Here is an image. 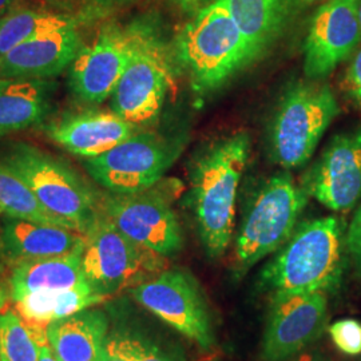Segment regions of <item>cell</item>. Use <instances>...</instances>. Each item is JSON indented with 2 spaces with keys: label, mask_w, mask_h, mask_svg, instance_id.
Instances as JSON below:
<instances>
[{
  "label": "cell",
  "mask_w": 361,
  "mask_h": 361,
  "mask_svg": "<svg viewBox=\"0 0 361 361\" xmlns=\"http://www.w3.org/2000/svg\"><path fill=\"white\" fill-rule=\"evenodd\" d=\"M107 353L129 361H186L178 343L164 338L137 324H122L109 334Z\"/></svg>",
  "instance_id": "cb8c5ba5"
},
{
  "label": "cell",
  "mask_w": 361,
  "mask_h": 361,
  "mask_svg": "<svg viewBox=\"0 0 361 361\" xmlns=\"http://www.w3.org/2000/svg\"><path fill=\"white\" fill-rule=\"evenodd\" d=\"M3 217L28 219L71 229L66 221L47 212L20 177L0 161V219Z\"/></svg>",
  "instance_id": "484cf974"
},
{
  "label": "cell",
  "mask_w": 361,
  "mask_h": 361,
  "mask_svg": "<svg viewBox=\"0 0 361 361\" xmlns=\"http://www.w3.org/2000/svg\"><path fill=\"white\" fill-rule=\"evenodd\" d=\"M10 298H11L10 289L0 280V313L7 310V305H8Z\"/></svg>",
  "instance_id": "1f68e13d"
},
{
  "label": "cell",
  "mask_w": 361,
  "mask_h": 361,
  "mask_svg": "<svg viewBox=\"0 0 361 361\" xmlns=\"http://www.w3.org/2000/svg\"><path fill=\"white\" fill-rule=\"evenodd\" d=\"M249 46L252 62L283 37L300 8L298 0H222Z\"/></svg>",
  "instance_id": "ffe728a7"
},
{
  "label": "cell",
  "mask_w": 361,
  "mask_h": 361,
  "mask_svg": "<svg viewBox=\"0 0 361 361\" xmlns=\"http://www.w3.org/2000/svg\"><path fill=\"white\" fill-rule=\"evenodd\" d=\"M177 158L173 145L155 133H137L91 159V178L113 194L140 193L157 185Z\"/></svg>",
  "instance_id": "30bf717a"
},
{
  "label": "cell",
  "mask_w": 361,
  "mask_h": 361,
  "mask_svg": "<svg viewBox=\"0 0 361 361\" xmlns=\"http://www.w3.org/2000/svg\"><path fill=\"white\" fill-rule=\"evenodd\" d=\"M129 292L145 310L200 348L210 349L214 345L212 310L204 289L192 273L165 269Z\"/></svg>",
  "instance_id": "ba28073f"
},
{
  "label": "cell",
  "mask_w": 361,
  "mask_h": 361,
  "mask_svg": "<svg viewBox=\"0 0 361 361\" xmlns=\"http://www.w3.org/2000/svg\"><path fill=\"white\" fill-rule=\"evenodd\" d=\"M82 47L77 27L42 34L13 47L0 61V78L50 79L73 63Z\"/></svg>",
  "instance_id": "e0dca14e"
},
{
  "label": "cell",
  "mask_w": 361,
  "mask_h": 361,
  "mask_svg": "<svg viewBox=\"0 0 361 361\" xmlns=\"http://www.w3.org/2000/svg\"><path fill=\"white\" fill-rule=\"evenodd\" d=\"M0 61H1V59H0Z\"/></svg>",
  "instance_id": "60d3db41"
},
{
  "label": "cell",
  "mask_w": 361,
  "mask_h": 361,
  "mask_svg": "<svg viewBox=\"0 0 361 361\" xmlns=\"http://www.w3.org/2000/svg\"><path fill=\"white\" fill-rule=\"evenodd\" d=\"M110 319L95 308L56 320L46 328L47 344L59 361H106Z\"/></svg>",
  "instance_id": "d6986e66"
},
{
  "label": "cell",
  "mask_w": 361,
  "mask_h": 361,
  "mask_svg": "<svg viewBox=\"0 0 361 361\" xmlns=\"http://www.w3.org/2000/svg\"><path fill=\"white\" fill-rule=\"evenodd\" d=\"M138 28L110 25L80 47L68 73L70 89L80 102L99 104L111 98L134 54Z\"/></svg>",
  "instance_id": "7c38bea8"
},
{
  "label": "cell",
  "mask_w": 361,
  "mask_h": 361,
  "mask_svg": "<svg viewBox=\"0 0 361 361\" xmlns=\"http://www.w3.org/2000/svg\"><path fill=\"white\" fill-rule=\"evenodd\" d=\"M250 153V138L237 133L210 146L192 173V194L198 232L207 256L226 252L234 233L235 198Z\"/></svg>",
  "instance_id": "7a4b0ae2"
},
{
  "label": "cell",
  "mask_w": 361,
  "mask_h": 361,
  "mask_svg": "<svg viewBox=\"0 0 361 361\" xmlns=\"http://www.w3.org/2000/svg\"><path fill=\"white\" fill-rule=\"evenodd\" d=\"M340 109L329 86L297 83L285 92L273 116L271 157L285 169L307 164Z\"/></svg>",
  "instance_id": "52a82bcc"
},
{
  "label": "cell",
  "mask_w": 361,
  "mask_h": 361,
  "mask_svg": "<svg viewBox=\"0 0 361 361\" xmlns=\"http://www.w3.org/2000/svg\"><path fill=\"white\" fill-rule=\"evenodd\" d=\"M359 19H360L361 25V0H359Z\"/></svg>",
  "instance_id": "f35d334b"
},
{
  "label": "cell",
  "mask_w": 361,
  "mask_h": 361,
  "mask_svg": "<svg viewBox=\"0 0 361 361\" xmlns=\"http://www.w3.org/2000/svg\"><path fill=\"white\" fill-rule=\"evenodd\" d=\"M310 195L289 173H277L253 197L235 238V267L247 271L290 238Z\"/></svg>",
  "instance_id": "8992f818"
},
{
  "label": "cell",
  "mask_w": 361,
  "mask_h": 361,
  "mask_svg": "<svg viewBox=\"0 0 361 361\" xmlns=\"http://www.w3.org/2000/svg\"><path fill=\"white\" fill-rule=\"evenodd\" d=\"M157 185L140 193L104 195L101 210L133 241L170 257L182 249L183 234L171 195Z\"/></svg>",
  "instance_id": "8fae6325"
},
{
  "label": "cell",
  "mask_w": 361,
  "mask_h": 361,
  "mask_svg": "<svg viewBox=\"0 0 361 361\" xmlns=\"http://www.w3.org/2000/svg\"><path fill=\"white\" fill-rule=\"evenodd\" d=\"M331 340L344 355L357 356L361 353V324L353 319L338 320L328 326Z\"/></svg>",
  "instance_id": "83f0119b"
},
{
  "label": "cell",
  "mask_w": 361,
  "mask_h": 361,
  "mask_svg": "<svg viewBox=\"0 0 361 361\" xmlns=\"http://www.w3.org/2000/svg\"><path fill=\"white\" fill-rule=\"evenodd\" d=\"M0 161L20 177L47 212L73 231L85 234L101 212V200L90 185L62 159L32 143H6Z\"/></svg>",
  "instance_id": "277c9868"
},
{
  "label": "cell",
  "mask_w": 361,
  "mask_h": 361,
  "mask_svg": "<svg viewBox=\"0 0 361 361\" xmlns=\"http://www.w3.org/2000/svg\"><path fill=\"white\" fill-rule=\"evenodd\" d=\"M71 27H75V22L67 15L42 10H15L0 19V59L23 42Z\"/></svg>",
  "instance_id": "d4e9b609"
},
{
  "label": "cell",
  "mask_w": 361,
  "mask_h": 361,
  "mask_svg": "<svg viewBox=\"0 0 361 361\" xmlns=\"http://www.w3.org/2000/svg\"><path fill=\"white\" fill-rule=\"evenodd\" d=\"M345 234L335 216L297 225L259 273V286L276 293H334L344 273Z\"/></svg>",
  "instance_id": "6da1fadb"
},
{
  "label": "cell",
  "mask_w": 361,
  "mask_h": 361,
  "mask_svg": "<svg viewBox=\"0 0 361 361\" xmlns=\"http://www.w3.org/2000/svg\"><path fill=\"white\" fill-rule=\"evenodd\" d=\"M326 323V293L271 295L262 336L264 360L285 361L295 357L323 335Z\"/></svg>",
  "instance_id": "4fadbf2b"
},
{
  "label": "cell",
  "mask_w": 361,
  "mask_h": 361,
  "mask_svg": "<svg viewBox=\"0 0 361 361\" xmlns=\"http://www.w3.org/2000/svg\"><path fill=\"white\" fill-rule=\"evenodd\" d=\"M82 250L56 257L15 262L10 276L11 300L15 302L35 292L62 290L86 283L80 265Z\"/></svg>",
  "instance_id": "603a6c76"
},
{
  "label": "cell",
  "mask_w": 361,
  "mask_h": 361,
  "mask_svg": "<svg viewBox=\"0 0 361 361\" xmlns=\"http://www.w3.org/2000/svg\"><path fill=\"white\" fill-rule=\"evenodd\" d=\"M55 89L50 79L0 78V137L43 123Z\"/></svg>",
  "instance_id": "44dd1931"
},
{
  "label": "cell",
  "mask_w": 361,
  "mask_h": 361,
  "mask_svg": "<svg viewBox=\"0 0 361 361\" xmlns=\"http://www.w3.org/2000/svg\"><path fill=\"white\" fill-rule=\"evenodd\" d=\"M174 54L198 91L217 89L252 63L249 46L222 0H213L182 27Z\"/></svg>",
  "instance_id": "3957f363"
},
{
  "label": "cell",
  "mask_w": 361,
  "mask_h": 361,
  "mask_svg": "<svg viewBox=\"0 0 361 361\" xmlns=\"http://www.w3.org/2000/svg\"><path fill=\"white\" fill-rule=\"evenodd\" d=\"M343 86L350 99L361 107V49L353 55L349 63L345 77L343 79Z\"/></svg>",
  "instance_id": "f1b7e54d"
},
{
  "label": "cell",
  "mask_w": 361,
  "mask_h": 361,
  "mask_svg": "<svg viewBox=\"0 0 361 361\" xmlns=\"http://www.w3.org/2000/svg\"><path fill=\"white\" fill-rule=\"evenodd\" d=\"M317 1H319V0H298L300 7H310V6L317 3Z\"/></svg>",
  "instance_id": "d590c367"
},
{
  "label": "cell",
  "mask_w": 361,
  "mask_h": 361,
  "mask_svg": "<svg viewBox=\"0 0 361 361\" xmlns=\"http://www.w3.org/2000/svg\"><path fill=\"white\" fill-rule=\"evenodd\" d=\"M345 245L349 253L361 267V205L356 210L345 234Z\"/></svg>",
  "instance_id": "f546056e"
},
{
  "label": "cell",
  "mask_w": 361,
  "mask_h": 361,
  "mask_svg": "<svg viewBox=\"0 0 361 361\" xmlns=\"http://www.w3.org/2000/svg\"><path fill=\"white\" fill-rule=\"evenodd\" d=\"M16 3L18 0H0V19L15 11Z\"/></svg>",
  "instance_id": "d6a6232c"
},
{
  "label": "cell",
  "mask_w": 361,
  "mask_h": 361,
  "mask_svg": "<svg viewBox=\"0 0 361 361\" xmlns=\"http://www.w3.org/2000/svg\"><path fill=\"white\" fill-rule=\"evenodd\" d=\"M38 361H59L55 355L52 353L51 348L49 347V344H44L40 347V355H39Z\"/></svg>",
  "instance_id": "836d02e7"
},
{
  "label": "cell",
  "mask_w": 361,
  "mask_h": 361,
  "mask_svg": "<svg viewBox=\"0 0 361 361\" xmlns=\"http://www.w3.org/2000/svg\"><path fill=\"white\" fill-rule=\"evenodd\" d=\"M1 259H7L6 255H4V250H3V245H1V237H0V261Z\"/></svg>",
  "instance_id": "74e56055"
},
{
  "label": "cell",
  "mask_w": 361,
  "mask_h": 361,
  "mask_svg": "<svg viewBox=\"0 0 361 361\" xmlns=\"http://www.w3.org/2000/svg\"><path fill=\"white\" fill-rule=\"evenodd\" d=\"M209 361H217V360H209Z\"/></svg>",
  "instance_id": "ab89813d"
},
{
  "label": "cell",
  "mask_w": 361,
  "mask_h": 361,
  "mask_svg": "<svg viewBox=\"0 0 361 361\" xmlns=\"http://www.w3.org/2000/svg\"><path fill=\"white\" fill-rule=\"evenodd\" d=\"M104 300L106 297L95 293L87 283H82L62 290H42L27 295L15 301V307L39 343L47 344L46 328L50 324L94 308Z\"/></svg>",
  "instance_id": "7402d4cb"
},
{
  "label": "cell",
  "mask_w": 361,
  "mask_h": 361,
  "mask_svg": "<svg viewBox=\"0 0 361 361\" xmlns=\"http://www.w3.org/2000/svg\"><path fill=\"white\" fill-rule=\"evenodd\" d=\"M1 245L7 261L56 257L82 250L85 234L28 219H0Z\"/></svg>",
  "instance_id": "ac0fdd59"
},
{
  "label": "cell",
  "mask_w": 361,
  "mask_h": 361,
  "mask_svg": "<svg viewBox=\"0 0 361 361\" xmlns=\"http://www.w3.org/2000/svg\"><path fill=\"white\" fill-rule=\"evenodd\" d=\"M42 345L18 312L0 313V360L38 361Z\"/></svg>",
  "instance_id": "4316f807"
},
{
  "label": "cell",
  "mask_w": 361,
  "mask_h": 361,
  "mask_svg": "<svg viewBox=\"0 0 361 361\" xmlns=\"http://www.w3.org/2000/svg\"><path fill=\"white\" fill-rule=\"evenodd\" d=\"M0 361H1V360H0Z\"/></svg>",
  "instance_id": "b9f144b4"
},
{
  "label": "cell",
  "mask_w": 361,
  "mask_h": 361,
  "mask_svg": "<svg viewBox=\"0 0 361 361\" xmlns=\"http://www.w3.org/2000/svg\"><path fill=\"white\" fill-rule=\"evenodd\" d=\"M360 40L359 0H328L310 22L304 44L305 75H329L353 55Z\"/></svg>",
  "instance_id": "9a60e30c"
},
{
  "label": "cell",
  "mask_w": 361,
  "mask_h": 361,
  "mask_svg": "<svg viewBox=\"0 0 361 361\" xmlns=\"http://www.w3.org/2000/svg\"><path fill=\"white\" fill-rule=\"evenodd\" d=\"M171 86V67L162 43L140 26L134 54L116 90L111 110L135 126H146L159 116Z\"/></svg>",
  "instance_id": "9c48e42d"
},
{
  "label": "cell",
  "mask_w": 361,
  "mask_h": 361,
  "mask_svg": "<svg viewBox=\"0 0 361 361\" xmlns=\"http://www.w3.org/2000/svg\"><path fill=\"white\" fill-rule=\"evenodd\" d=\"M182 13H197L213 0H171Z\"/></svg>",
  "instance_id": "4dcf8cb0"
},
{
  "label": "cell",
  "mask_w": 361,
  "mask_h": 361,
  "mask_svg": "<svg viewBox=\"0 0 361 361\" xmlns=\"http://www.w3.org/2000/svg\"><path fill=\"white\" fill-rule=\"evenodd\" d=\"M106 361H129L126 360V359H123V357H121V356H116V355H110V353H107V359Z\"/></svg>",
  "instance_id": "8d00e7d4"
},
{
  "label": "cell",
  "mask_w": 361,
  "mask_h": 361,
  "mask_svg": "<svg viewBox=\"0 0 361 361\" xmlns=\"http://www.w3.org/2000/svg\"><path fill=\"white\" fill-rule=\"evenodd\" d=\"M304 190L336 213H348L361 198V126L341 133L302 178Z\"/></svg>",
  "instance_id": "5bb4252c"
},
{
  "label": "cell",
  "mask_w": 361,
  "mask_h": 361,
  "mask_svg": "<svg viewBox=\"0 0 361 361\" xmlns=\"http://www.w3.org/2000/svg\"><path fill=\"white\" fill-rule=\"evenodd\" d=\"M293 361H325L322 356H319L317 353H304L301 356H298Z\"/></svg>",
  "instance_id": "e575fe53"
},
{
  "label": "cell",
  "mask_w": 361,
  "mask_h": 361,
  "mask_svg": "<svg viewBox=\"0 0 361 361\" xmlns=\"http://www.w3.org/2000/svg\"><path fill=\"white\" fill-rule=\"evenodd\" d=\"M137 133L138 126L114 111H83L61 118L46 128L54 142L85 159L104 154Z\"/></svg>",
  "instance_id": "2e32d148"
},
{
  "label": "cell",
  "mask_w": 361,
  "mask_h": 361,
  "mask_svg": "<svg viewBox=\"0 0 361 361\" xmlns=\"http://www.w3.org/2000/svg\"><path fill=\"white\" fill-rule=\"evenodd\" d=\"M82 273L91 289L110 297L166 269V257L133 241L101 210L85 233Z\"/></svg>",
  "instance_id": "5b68a950"
}]
</instances>
